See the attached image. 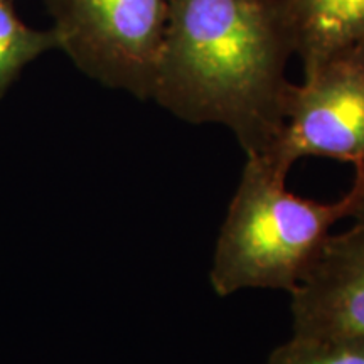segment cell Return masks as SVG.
Wrapping results in <instances>:
<instances>
[{"label":"cell","instance_id":"6da1fadb","mask_svg":"<svg viewBox=\"0 0 364 364\" xmlns=\"http://www.w3.org/2000/svg\"><path fill=\"white\" fill-rule=\"evenodd\" d=\"M292 54L284 0H172L150 100L263 157L284 129Z\"/></svg>","mask_w":364,"mask_h":364},{"label":"cell","instance_id":"7a4b0ae2","mask_svg":"<svg viewBox=\"0 0 364 364\" xmlns=\"http://www.w3.org/2000/svg\"><path fill=\"white\" fill-rule=\"evenodd\" d=\"M287 176L247 159L218 235L211 285L220 297L268 289L292 294L316 263L331 228L349 218L354 189L334 203L300 198Z\"/></svg>","mask_w":364,"mask_h":364},{"label":"cell","instance_id":"3957f363","mask_svg":"<svg viewBox=\"0 0 364 364\" xmlns=\"http://www.w3.org/2000/svg\"><path fill=\"white\" fill-rule=\"evenodd\" d=\"M172 0H48L58 49L91 80L150 100Z\"/></svg>","mask_w":364,"mask_h":364},{"label":"cell","instance_id":"277c9868","mask_svg":"<svg viewBox=\"0 0 364 364\" xmlns=\"http://www.w3.org/2000/svg\"><path fill=\"white\" fill-rule=\"evenodd\" d=\"M351 164L364 177V44L327 58L292 85L280 136L262 159L289 176L299 159Z\"/></svg>","mask_w":364,"mask_h":364},{"label":"cell","instance_id":"5b68a950","mask_svg":"<svg viewBox=\"0 0 364 364\" xmlns=\"http://www.w3.org/2000/svg\"><path fill=\"white\" fill-rule=\"evenodd\" d=\"M353 225L326 240L292 294L294 334L364 341V177L353 182Z\"/></svg>","mask_w":364,"mask_h":364},{"label":"cell","instance_id":"8992f818","mask_svg":"<svg viewBox=\"0 0 364 364\" xmlns=\"http://www.w3.org/2000/svg\"><path fill=\"white\" fill-rule=\"evenodd\" d=\"M284 7L304 75L327 58L364 44V0H284Z\"/></svg>","mask_w":364,"mask_h":364},{"label":"cell","instance_id":"52a82bcc","mask_svg":"<svg viewBox=\"0 0 364 364\" xmlns=\"http://www.w3.org/2000/svg\"><path fill=\"white\" fill-rule=\"evenodd\" d=\"M51 49H58L53 29L39 31L24 24L12 4L0 0V98L29 63Z\"/></svg>","mask_w":364,"mask_h":364},{"label":"cell","instance_id":"ba28073f","mask_svg":"<svg viewBox=\"0 0 364 364\" xmlns=\"http://www.w3.org/2000/svg\"><path fill=\"white\" fill-rule=\"evenodd\" d=\"M265 364H364V341L292 334Z\"/></svg>","mask_w":364,"mask_h":364}]
</instances>
